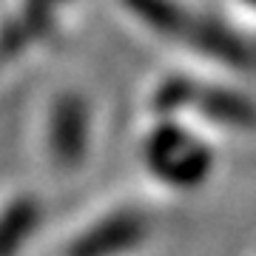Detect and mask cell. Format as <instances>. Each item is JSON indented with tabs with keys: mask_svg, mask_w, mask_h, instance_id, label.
I'll use <instances>...</instances> for the list:
<instances>
[{
	"mask_svg": "<svg viewBox=\"0 0 256 256\" xmlns=\"http://www.w3.org/2000/svg\"><path fill=\"white\" fill-rule=\"evenodd\" d=\"M46 208L32 191L9 194L0 202V256H20L23 248L37 236Z\"/></svg>",
	"mask_w": 256,
	"mask_h": 256,
	"instance_id": "6",
	"label": "cell"
},
{
	"mask_svg": "<svg viewBox=\"0 0 256 256\" xmlns=\"http://www.w3.org/2000/svg\"><path fill=\"white\" fill-rule=\"evenodd\" d=\"M94 146V102L80 88H60L43 111V154L57 174L86 168Z\"/></svg>",
	"mask_w": 256,
	"mask_h": 256,
	"instance_id": "4",
	"label": "cell"
},
{
	"mask_svg": "<svg viewBox=\"0 0 256 256\" xmlns=\"http://www.w3.org/2000/svg\"><path fill=\"white\" fill-rule=\"evenodd\" d=\"M148 108L154 117H182L222 131H256V100L236 86L194 74H165L154 82Z\"/></svg>",
	"mask_w": 256,
	"mask_h": 256,
	"instance_id": "3",
	"label": "cell"
},
{
	"mask_svg": "<svg viewBox=\"0 0 256 256\" xmlns=\"http://www.w3.org/2000/svg\"><path fill=\"white\" fill-rule=\"evenodd\" d=\"M239 3H242V6H248V9H254V12H256V0H239Z\"/></svg>",
	"mask_w": 256,
	"mask_h": 256,
	"instance_id": "7",
	"label": "cell"
},
{
	"mask_svg": "<svg viewBox=\"0 0 256 256\" xmlns=\"http://www.w3.org/2000/svg\"><path fill=\"white\" fill-rule=\"evenodd\" d=\"M156 236V216L142 205L122 202L86 222L68 236L63 256H137Z\"/></svg>",
	"mask_w": 256,
	"mask_h": 256,
	"instance_id": "5",
	"label": "cell"
},
{
	"mask_svg": "<svg viewBox=\"0 0 256 256\" xmlns=\"http://www.w3.org/2000/svg\"><path fill=\"white\" fill-rule=\"evenodd\" d=\"M140 28L188 54L245 72L256 63L254 43L214 12L188 0H117Z\"/></svg>",
	"mask_w": 256,
	"mask_h": 256,
	"instance_id": "1",
	"label": "cell"
},
{
	"mask_svg": "<svg viewBox=\"0 0 256 256\" xmlns=\"http://www.w3.org/2000/svg\"><path fill=\"white\" fill-rule=\"evenodd\" d=\"M140 165L171 194H196L216 176L220 154L202 131L182 117H154L137 146Z\"/></svg>",
	"mask_w": 256,
	"mask_h": 256,
	"instance_id": "2",
	"label": "cell"
}]
</instances>
